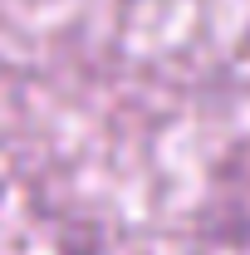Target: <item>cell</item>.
Returning <instances> with one entry per match:
<instances>
[]
</instances>
